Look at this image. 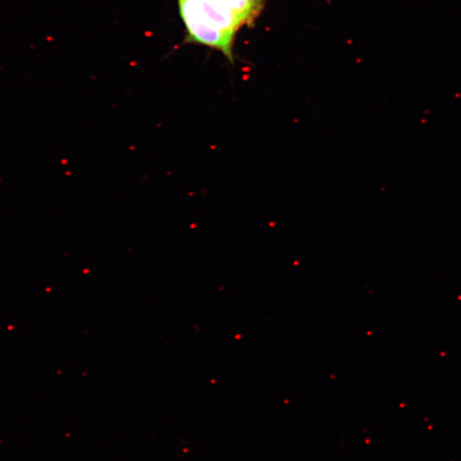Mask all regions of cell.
<instances>
[{
	"mask_svg": "<svg viewBox=\"0 0 461 461\" xmlns=\"http://www.w3.org/2000/svg\"><path fill=\"white\" fill-rule=\"evenodd\" d=\"M187 36L195 42L234 44L239 29L254 21L262 0H177Z\"/></svg>",
	"mask_w": 461,
	"mask_h": 461,
	"instance_id": "6da1fadb",
	"label": "cell"
}]
</instances>
